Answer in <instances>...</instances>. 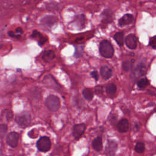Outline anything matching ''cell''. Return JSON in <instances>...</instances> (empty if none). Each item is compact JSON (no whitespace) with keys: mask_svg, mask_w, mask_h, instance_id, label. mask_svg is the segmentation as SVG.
Returning <instances> with one entry per match:
<instances>
[{"mask_svg":"<svg viewBox=\"0 0 156 156\" xmlns=\"http://www.w3.org/2000/svg\"><path fill=\"white\" fill-rule=\"evenodd\" d=\"M8 131V126L6 124H0V138H3Z\"/></svg>","mask_w":156,"mask_h":156,"instance_id":"d4e9b609","label":"cell"},{"mask_svg":"<svg viewBox=\"0 0 156 156\" xmlns=\"http://www.w3.org/2000/svg\"><path fill=\"white\" fill-rule=\"evenodd\" d=\"M56 18L54 16H47L42 20V23L48 27H51L56 22Z\"/></svg>","mask_w":156,"mask_h":156,"instance_id":"9a60e30c","label":"cell"},{"mask_svg":"<svg viewBox=\"0 0 156 156\" xmlns=\"http://www.w3.org/2000/svg\"><path fill=\"white\" fill-rule=\"evenodd\" d=\"M129 128V123L127 119L124 118L119 122L117 124V129L121 133L126 132Z\"/></svg>","mask_w":156,"mask_h":156,"instance_id":"30bf717a","label":"cell"},{"mask_svg":"<svg viewBox=\"0 0 156 156\" xmlns=\"http://www.w3.org/2000/svg\"><path fill=\"white\" fill-rule=\"evenodd\" d=\"M146 73V67L143 64H139L137 65L133 71V76L135 78H139L140 77L143 76Z\"/></svg>","mask_w":156,"mask_h":156,"instance_id":"ba28073f","label":"cell"},{"mask_svg":"<svg viewBox=\"0 0 156 156\" xmlns=\"http://www.w3.org/2000/svg\"><path fill=\"white\" fill-rule=\"evenodd\" d=\"M122 66H123V70L124 71H126V72H128V71H129L131 69L132 64H131V63L129 61H125L123 62Z\"/></svg>","mask_w":156,"mask_h":156,"instance_id":"484cf974","label":"cell"},{"mask_svg":"<svg viewBox=\"0 0 156 156\" xmlns=\"http://www.w3.org/2000/svg\"><path fill=\"white\" fill-rule=\"evenodd\" d=\"M31 36L34 38H37L38 43L40 46L43 45L47 41V38L37 31H34Z\"/></svg>","mask_w":156,"mask_h":156,"instance_id":"8fae6325","label":"cell"},{"mask_svg":"<svg viewBox=\"0 0 156 156\" xmlns=\"http://www.w3.org/2000/svg\"><path fill=\"white\" fill-rule=\"evenodd\" d=\"M86 126L84 124H78L74 126L73 129V135L75 139H79L86 130Z\"/></svg>","mask_w":156,"mask_h":156,"instance_id":"8992f818","label":"cell"},{"mask_svg":"<svg viewBox=\"0 0 156 156\" xmlns=\"http://www.w3.org/2000/svg\"><path fill=\"white\" fill-rule=\"evenodd\" d=\"M55 56L56 55L54 51L52 50H47L44 52L42 55V59L45 62H50L54 59Z\"/></svg>","mask_w":156,"mask_h":156,"instance_id":"4fadbf2b","label":"cell"},{"mask_svg":"<svg viewBox=\"0 0 156 156\" xmlns=\"http://www.w3.org/2000/svg\"><path fill=\"white\" fill-rule=\"evenodd\" d=\"M100 73L104 80H109L112 76V70L107 66H103L100 69Z\"/></svg>","mask_w":156,"mask_h":156,"instance_id":"7c38bea8","label":"cell"},{"mask_svg":"<svg viewBox=\"0 0 156 156\" xmlns=\"http://www.w3.org/2000/svg\"><path fill=\"white\" fill-rule=\"evenodd\" d=\"M100 52L105 58H111L114 54V50L111 44L106 40H103L100 45Z\"/></svg>","mask_w":156,"mask_h":156,"instance_id":"6da1fadb","label":"cell"},{"mask_svg":"<svg viewBox=\"0 0 156 156\" xmlns=\"http://www.w3.org/2000/svg\"><path fill=\"white\" fill-rule=\"evenodd\" d=\"M76 20L78 21V24L81 26V29H82V26L84 28V25H85V22H86V18L84 15H80L79 16H77L76 17Z\"/></svg>","mask_w":156,"mask_h":156,"instance_id":"603a6c76","label":"cell"},{"mask_svg":"<svg viewBox=\"0 0 156 156\" xmlns=\"http://www.w3.org/2000/svg\"><path fill=\"white\" fill-rule=\"evenodd\" d=\"M19 134L15 132H10L6 138V142L12 148H15L18 145Z\"/></svg>","mask_w":156,"mask_h":156,"instance_id":"5b68a950","label":"cell"},{"mask_svg":"<svg viewBox=\"0 0 156 156\" xmlns=\"http://www.w3.org/2000/svg\"><path fill=\"white\" fill-rule=\"evenodd\" d=\"M149 84V82L147 78H142L137 82V86L139 87L143 88L146 87Z\"/></svg>","mask_w":156,"mask_h":156,"instance_id":"7402d4cb","label":"cell"},{"mask_svg":"<svg viewBox=\"0 0 156 156\" xmlns=\"http://www.w3.org/2000/svg\"><path fill=\"white\" fill-rule=\"evenodd\" d=\"M6 116L7 120H9H9H10L13 118V113H12L11 111L9 110V111H8V112H6Z\"/></svg>","mask_w":156,"mask_h":156,"instance_id":"f1b7e54d","label":"cell"},{"mask_svg":"<svg viewBox=\"0 0 156 156\" xmlns=\"http://www.w3.org/2000/svg\"><path fill=\"white\" fill-rule=\"evenodd\" d=\"M91 76H92V77H93L94 79L95 80V81H98L99 79V74L98 73V72L96 71H93L91 73Z\"/></svg>","mask_w":156,"mask_h":156,"instance_id":"83f0119b","label":"cell"},{"mask_svg":"<svg viewBox=\"0 0 156 156\" xmlns=\"http://www.w3.org/2000/svg\"><path fill=\"white\" fill-rule=\"evenodd\" d=\"M84 53V46L80 45L76 47L75 52H74V56L77 58L81 57Z\"/></svg>","mask_w":156,"mask_h":156,"instance_id":"ffe728a7","label":"cell"},{"mask_svg":"<svg viewBox=\"0 0 156 156\" xmlns=\"http://www.w3.org/2000/svg\"><path fill=\"white\" fill-rule=\"evenodd\" d=\"M51 146V143L50 139L47 136H42L37 142L38 149L42 152L48 151Z\"/></svg>","mask_w":156,"mask_h":156,"instance_id":"277c9868","label":"cell"},{"mask_svg":"<svg viewBox=\"0 0 156 156\" xmlns=\"http://www.w3.org/2000/svg\"><path fill=\"white\" fill-rule=\"evenodd\" d=\"M117 145L114 142H110L108 143V147H107V151H108L110 153H114V152L116 151Z\"/></svg>","mask_w":156,"mask_h":156,"instance_id":"cb8c5ba5","label":"cell"},{"mask_svg":"<svg viewBox=\"0 0 156 156\" xmlns=\"http://www.w3.org/2000/svg\"><path fill=\"white\" fill-rule=\"evenodd\" d=\"M135 150L136 152H138V153H140V154L143 153L145 150V144L142 142H138L135 145Z\"/></svg>","mask_w":156,"mask_h":156,"instance_id":"44dd1931","label":"cell"},{"mask_svg":"<svg viewBox=\"0 0 156 156\" xmlns=\"http://www.w3.org/2000/svg\"><path fill=\"white\" fill-rule=\"evenodd\" d=\"M116 91V86L114 84H109L106 87V92L109 95H113Z\"/></svg>","mask_w":156,"mask_h":156,"instance_id":"d6986e66","label":"cell"},{"mask_svg":"<svg viewBox=\"0 0 156 156\" xmlns=\"http://www.w3.org/2000/svg\"><path fill=\"white\" fill-rule=\"evenodd\" d=\"M149 45L154 49L156 50V35L151 37L149 40Z\"/></svg>","mask_w":156,"mask_h":156,"instance_id":"4316f807","label":"cell"},{"mask_svg":"<svg viewBox=\"0 0 156 156\" xmlns=\"http://www.w3.org/2000/svg\"><path fill=\"white\" fill-rule=\"evenodd\" d=\"M82 94L85 98V99L87 101H91L93 98V93L89 88H85L82 91Z\"/></svg>","mask_w":156,"mask_h":156,"instance_id":"ac0fdd59","label":"cell"},{"mask_svg":"<svg viewBox=\"0 0 156 156\" xmlns=\"http://www.w3.org/2000/svg\"><path fill=\"white\" fill-rule=\"evenodd\" d=\"M92 146L93 149L96 151H100L103 149L102 139L100 136L96 137L92 142Z\"/></svg>","mask_w":156,"mask_h":156,"instance_id":"5bb4252c","label":"cell"},{"mask_svg":"<svg viewBox=\"0 0 156 156\" xmlns=\"http://www.w3.org/2000/svg\"><path fill=\"white\" fill-rule=\"evenodd\" d=\"M134 20V16L132 14H125L123 16H122L118 22L119 26L121 27L128 25L130 24Z\"/></svg>","mask_w":156,"mask_h":156,"instance_id":"9c48e42d","label":"cell"},{"mask_svg":"<svg viewBox=\"0 0 156 156\" xmlns=\"http://www.w3.org/2000/svg\"><path fill=\"white\" fill-rule=\"evenodd\" d=\"M114 39L120 46H123L124 44V34L122 32H118L114 35Z\"/></svg>","mask_w":156,"mask_h":156,"instance_id":"e0dca14e","label":"cell"},{"mask_svg":"<svg viewBox=\"0 0 156 156\" xmlns=\"http://www.w3.org/2000/svg\"><path fill=\"white\" fill-rule=\"evenodd\" d=\"M45 104L48 109L52 112H56L61 107L60 100L54 95L49 96L45 101Z\"/></svg>","mask_w":156,"mask_h":156,"instance_id":"7a4b0ae2","label":"cell"},{"mask_svg":"<svg viewBox=\"0 0 156 156\" xmlns=\"http://www.w3.org/2000/svg\"><path fill=\"white\" fill-rule=\"evenodd\" d=\"M137 37L134 34H129L125 39L126 46L131 50H134L137 46Z\"/></svg>","mask_w":156,"mask_h":156,"instance_id":"52a82bcc","label":"cell"},{"mask_svg":"<svg viewBox=\"0 0 156 156\" xmlns=\"http://www.w3.org/2000/svg\"><path fill=\"white\" fill-rule=\"evenodd\" d=\"M112 12L109 10H106L102 14L103 16V21L104 23H109L111 22L112 20Z\"/></svg>","mask_w":156,"mask_h":156,"instance_id":"2e32d148","label":"cell"},{"mask_svg":"<svg viewBox=\"0 0 156 156\" xmlns=\"http://www.w3.org/2000/svg\"><path fill=\"white\" fill-rule=\"evenodd\" d=\"M31 117L29 113L23 112L18 114L15 118V122L22 128L27 127L31 123Z\"/></svg>","mask_w":156,"mask_h":156,"instance_id":"3957f363","label":"cell"}]
</instances>
